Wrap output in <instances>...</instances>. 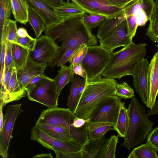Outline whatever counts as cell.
<instances>
[{"instance_id":"13","label":"cell","mask_w":158,"mask_h":158,"mask_svg":"<svg viewBox=\"0 0 158 158\" xmlns=\"http://www.w3.org/2000/svg\"><path fill=\"white\" fill-rule=\"evenodd\" d=\"M146 45L145 44H136L132 41L118 51L111 53L110 61L106 68L128 60L136 63L145 56Z\"/></svg>"},{"instance_id":"7","label":"cell","mask_w":158,"mask_h":158,"mask_svg":"<svg viewBox=\"0 0 158 158\" xmlns=\"http://www.w3.org/2000/svg\"><path fill=\"white\" fill-rule=\"evenodd\" d=\"M29 99L43 104L48 108L58 106L55 81L48 77L42 79L27 93Z\"/></svg>"},{"instance_id":"27","label":"cell","mask_w":158,"mask_h":158,"mask_svg":"<svg viewBox=\"0 0 158 158\" xmlns=\"http://www.w3.org/2000/svg\"><path fill=\"white\" fill-rule=\"evenodd\" d=\"M11 52L15 68L17 70L23 69L26 65L30 51L17 44L13 43Z\"/></svg>"},{"instance_id":"20","label":"cell","mask_w":158,"mask_h":158,"mask_svg":"<svg viewBox=\"0 0 158 158\" xmlns=\"http://www.w3.org/2000/svg\"><path fill=\"white\" fill-rule=\"evenodd\" d=\"M134 62L131 60L123 62L109 68H106L101 75L106 78L120 79L127 75H132V65Z\"/></svg>"},{"instance_id":"57","label":"cell","mask_w":158,"mask_h":158,"mask_svg":"<svg viewBox=\"0 0 158 158\" xmlns=\"http://www.w3.org/2000/svg\"><path fill=\"white\" fill-rule=\"evenodd\" d=\"M156 47L158 48V44L156 45Z\"/></svg>"},{"instance_id":"2","label":"cell","mask_w":158,"mask_h":158,"mask_svg":"<svg viewBox=\"0 0 158 158\" xmlns=\"http://www.w3.org/2000/svg\"><path fill=\"white\" fill-rule=\"evenodd\" d=\"M118 84L113 78L101 77L90 82H85L84 90L76 108L73 111L79 118L89 119L92 113L104 100L115 95Z\"/></svg>"},{"instance_id":"16","label":"cell","mask_w":158,"mask_h":158,"mask_svg":"<svg viewBox=\"0 0 158 158\" xmlns=\"http://www.w3.org/2000/svg\"><path fill=\"white\" fill-rule=\"evenodd\" d=\"M30 9L44 21L46 28L61 22L62 19L55 13V7L48 0H25Z\"/></svg>"},{"instance_id":"34","label":"cell","mask_w":158,"mask_h":158,"mask_svg":"<svg viewBox=\"0 0 158 158\" xmlns=\"http://www.w3.org/2000/svg\"><path fill=\"white\" fill-rule=\"evenodd\" d=\"M33 28L36 38L40 37L42 32L46 28L45 23L42 19L33 10L29 9L28 21Z\"/></svg>"},{"instance_id":"52","label":"cell","mask_w":158,"mask_h":158,"mask_svg":"<svg viewBox=\"0 0 158 158\" xmlns=\"http://www.w3.org/2000/svg\"><path fill=\"white\" fill-rule=\"evenodd\" d=\"M2 106L0 104V134L1 133L4 125V121L2 110L3 108Z\"/></svg>"},{"instance_id":"41","label":"cell","mask_w":158,"mask_h":158,"mask_svg":"<svg viewBox=\"0 0 158 158\" xmlns=\"http://www.w3.org/2000/svg\"><path fill=\"white\" fill-rule=\"evenodd\" d=\"M129 35L132 40L135 36L138 26L135 16L131 15L126 17Z\"/></svg>"},{"instance_id":"51","label":"cell","mask_w":158,"mask_h":158,"mask_svg":"<svg viewBox=\"0 0 158 158\" xmlns=\"http://www.w3.org/2000/svg\"><path fill=\"white\" fill-rule=\"evenodd\" d=\"M17 34L19 37H25L29 35L26 30L24 28L21 27L17 30Z\"/></svg>"},{"instance_id":"8","label":"cell","mask_w":158,"mask_h":158,"mask_svg":"<svg viewBox=\"0 0 158 158\" xmlns=\"http://www.w3.org/2000/svg\"><path fill=\"white\" fill-rule=\"evenodd\" d=\"M77 117L69 108L53 107L44 110L35 125L47 124L60 126L69 130ZM70 133V132H69Z\"/></svg>"},{"instance_id":"35","label":"cell","mask_w":158,"mask_h":158,"mask_svg":"<svg viewBox=\"0 0 158 158\" xmlns=\"http://www.w3.org/2000/svg\"><path fill=\"white\" fill-rule=\"evenodd\" d=\"M118 136L112 135L106 142L100 154L99 158H115L117 145L118 142Z\"/></svg>"},{"instance_id":"42","label":"cell","mask_w":158,"mask_h":158,"mask_svg":"<svg viewBox=\"0 0 158 158\" xmlns=\"http://www.w3.org/2000/svg\"><path fill=\"white\" fill-rule=\"evenodd\" d=\"M0 65L1 67H5V61L7 47V39L6 30L0 37Z\"/></svg>"},{"instance_id":"24","label":"cell","mask_w":158,"mask_h":158,"mask_svg":"<svg viewBox=\"0 0 158 158\" xmlns=\"http://www.w3.org/2000/svg\"><path fill=\"white\" fill-rule=\"evenodd\" d=\"M55 12L62 20L69 18L83 16L86 13L75 3L69 1L62 6L55 7Z\"/></svg>"},{"instance_id":"36","label":"cell","mask_w":158,"mask_h":158,"mask_svg":"<svg viewBox=\"0 0 158 158\" xmlns=\"http://www.w3.org/2000/svg\"><path fill=\"white\" fill-rule=\"evenodd\" d=\"M133 89L125 82L118 84L116 87L115 95L126 100L135 97Z\"/></svg>"},{"instance_id":"39","label":"cell","mask_w":158,"mask_h":158,"mask_svg":"<svg viewBox=\"0 0 158 158\" xmlns=\"http://www.w3.org/2000/svg\"><path fill=\"white\" fill-rule=\"evenodd\" d=\"M85 45H86L84 44L68 50L64 53L53 66H56L58 67H60L64 65L67 62L69 61L72 58L77 52Z\"/></svg>"},{"instance_id":"44","label":"cell","mask_w":158,"mask_h":158,"mask_svg":"<svg viewBox=\"0 0 158 158\" xmlns=\"http://www.w3.org/2000/svg\"><path fill=\"white\" fill-rule=\"evenodd\" d=\"M147 138V143L158 151V127L149 133Z\"/></svg>"},{"instance_id":"45","label":"cell","mask_w":158,"mask_h":158,"mask_svg":"<svg viewBox=\"0 0 158 158\" xmlns=\"http://www.w3.org/2000/svg\"><path fill=\"white\" fill-rule=\"evenodd\" d=\"M12 44L7 40L5 68H9L11 67H15L12 55L11 50Z\"/></svg>"},{"instance_id":"12","label":"cell","mask_w":158,"mask_h":158,"mask_svg":"<svg viewBox=\"0 0 158 158\" xmlns=\"http://www.w3.org/2000/svg\"><path fill=\"white\" fill-rule=\"evenodd\" d=\"M149 63L147 59L143 58L132 67L133 85L139 94L143 103L147 104L149 94L148 70Z\"/></svg>"},{"instance_id":"54","label":"cell","mask_w":158,"mask_h":158,"mask_svg":"<svg viewBox=\"0 0 158 158\" xmlns=\"http://www.w3.org/2000/svg\"><path fill=\"white\" fill-rule=\"evenodd\" d=\"M33 158H53L51 153H41L35 156Z\"/></svg>"},{"instance_id":"49","label":"cell","mask_w":158,"mask_h":158,"mask_svg":"<svg viewBox=\"0 0 158 158\" xmlns=\"http://www.w3.org/2000/svg\"><path fill=\"white\" fill-rule=\"evenodd\" d=\"M113 5L122 8L125 5L132 0H107Z\"/></svg>"},{"instance_id":"30","label":"cell","mask_w":158,"mask_h":158,"mask_svg":"<svg viewBox=\"0 0 158 158\" xmlns=\"http://www.w3.org/2000/svg\"><path fill=\"white\" fill-rule=\"evenodd\" d=\"M86 81L85 79L81 78L76 75L70 87L67 105L71 110H74L77 107L81 95L79 91V87L81 83Z\"/></svg>"},{"instance_id":"6","label":"cell","mask_w":158,"mask_h":158,"mask_svg":"<svg viewBox=\"0 0 158 158\" xmlns=\"http://www.w3.org/2000/svg\"><path fill=\"white\" fill-rule=\"evenodd\" d=\"M59 46L46 35L36 39L35 48L30 52L29 57L35 63L46 68L51 66L57 55Z\"/></svg>"},{"instance_id":"14","label":"cell","mask_w":158,"mask_h":158,"mask_svg":"<svg viewBox=\"0 0 158 158\" xmlns=\"http://www.w3.org/2000/svg\"><path fill=\"white\" fill-rule=\"evenodd\" d=\"M132 41L128 35L126 19L110 32L103 39L99 40L100 45L110 53L113 52L115 49L125 47Z\"/></svg>"},{"instance_id":"33","label":"cell","mask_w":158,"mask_h":158,"mask_svg":"<svg viewBox=\"0 0 158 158\" xmlns=\"http://www.w3.org/2000/svg\"><path fill=\"white\" fill-rule=\"evenodd\" d=\"M12 12L10 0H0V37L6 30L8 21Z\"/></svg>"},{"instance_id":"43","label":"cell","mask_w":158,"mask_h":158,"mask_svg":"<svg viewBox=\"0 0 158 158\" xmlns=\"http://www.w3.org/2000/svg\"><path fill=\"white\" fill-rule=\"evenodd\" d=\"M88 49V46L85 45L80 49L75 54L72 58L69 61L70 64L73 66L81 64L82 61L86 54Z\"/></svg>"},{"instance_id":"18","label":"cell","mask_w":158,"mask_h":158,"mask_svg":"<svg viewBox=\"0 0 158 158\" xmlns=\"http://www.w3.org/2000/svg\"><path fill=\"white\" fill-rule=\"evenodd\" d=\"M148 81L149 94L147 107L151 109L158 94V52L153 56L149 64Z\"/></svg>"},{"instance_id":"25","label":"cell","mask_w":158,"mask_h":158,"mask_svg":"<svg viewBox=\"0 0 158 158\" xmlns=\"http://www.w3.org/2000/svg\"><path fill=\"white\" fill-rule=\"evenodd\" d=\"M35 125L45 133L56 139L65 142L71 141L69 131L64 127L47 124Z\"/></svg>"},{"instance_id":"32","label":"cell","mask_w":158,"mask_h":158,"mask_svg":"<svg viewBox=\"0 0 158 158\" xmlns=\"http://www.w3.org/2000/svg\"><path fill=\"white\" fill-rule=\"evenodd\" d=\"M146 35L152 42L158 43V0H156Z\"/></svg>"},{"instance_id":"4","label":"cell","mask_w":158,"mask_h":158,"mask_svg":"<svg viewBox=\"0 0 158 158\" xmlns=\"http://www.w3.org/2000/svg\"><path fill=\"white\" fill-rule=\"evenodd\" d=\"M31 139L53 150L57 158H82L81 148L72 141H62L48 135L36 126L31 132Z\"/></svg>"},{"instance_id":"11","label":"cell","mask_w":158,"mask_h":158,"mask_svg":"<svg viewBox=\"0 0 158 158\" xmlns=\"http://www.w3.org/2000/svg\"><path fill=\"white\" fill-rule=\"evenodd\" d=\"M90 15H102L106 18L116 17L123 13L122 8L107 0H71Z\"/></svg>"},{"instance_id":"9","label":"cell","mask_w":158,"mask_h":158,"mask_svg":"<svg viewBox=\"0 0 158 158\" xmlns=\"http://www.w3.org/2000/svg\"><path fill=\"white\" fill-rule=\"evenodd\" d=\"M121 98L116 96L109 97L101 102L92 113L89 122H109L115 125L122 104Z\"/></svg>"},{"instance_id":"1","label":"cell","mask_w":158,"mask_h":158,"mask_svg":"<svg viewBox=\"0 0 158 158\" xmlns=\"http://www.w3.org/2000/svg\"><path fill=\"white\" fill-rule=\"evenodd\" d=\"M83 16L63 19L60 23L46 28L44 31L45 35L54 41L59 39V41L62 42L51 67L69 49L84 44L88 46L97 45L98 39L84 23Z\"/></svg>"},{"instance_id":"50","label":"cell","mask_w":158,"mask_h":158,"mask_svg":"<svg viewBox=\"0 0 158 158\" xmlns=\"http://www.w3.org/2000/svg\"><path fill=\"white\" fill-rule=\"evenodd\" d=\"M156 114L158 115V99L156 101L153 107L151 109H150L148 111L147 115L148 116L150 115H153Z\"/></svg>"},{"instance_id":"21","label":"cell","mask_w":158,"mask_h":158,"mask_svg":"<svg viewBox=\"0 0 158 158\" xmlns=\"http://www.w3.org/2000/svg\"><path fill=\"white\" fill-rule=\"evenodd\" d=\"M111 123L102 122H89L87 124L89 140L96 141L104 135L108 131L114 130Z\"/></svg>"},{"instance_id":"56","label":"cell","mask_w":158,"mask_h":158,"mask_svg":"<svg viewBox=\"0 0 158 158\" xmlns=\"http://www.w3.org/2000/svg\"><path fill=\"white\" fill-rule=\"evenodd\" d=\"M86 81L80 84L79 87V91L80 94L81 95L85 88Z\"/></svg>"},{"instance_id":"47","label":"cell","mask_w":158,"mask_h":158,"mask_svg":"<svg viewBox=\"0 0 158 158\" xmlns=\"http://www.w3.org/2000/svg\"><path fill=\"white\" fill-rule=\"evenodd\" d=\"M73 69L75 74L80 76L86 80L87 74L85 70L82 68L81 64L73 66Z\"/></svg>"},{"instance_id":"19","label":"cell","mask_w":158,"mask_h":158,"mask_svg":"<svg viewBox=\"0 0 158 158\" xmlns=\"http://www.w3.org/2000/svg\"><path fill=\"white\" fill-rule=\"evenodd\" d=\"M46 68L34 62L29 56L26 66L17 71V77L22 89L25 90L27 83L35 77L44 74Z\"/></svg>"},{"instance_id":"15","label":"cell","mask_w":158,"mask_h":158,"mask_svg":"<svg viewBox=\"0 0 158 158\" xmlns=\"http://www.w3.org/2000/svg\"><path fill=\"white\" fill-rule=\"evenodd\" d=\"M155 4L153 0H132L122 9L126 17L134 15L138 26H142L149 20Z\"/></svg>"},{"instance_id":"10","label":"cell","mask_w":158,"mask_h":158,"mask_svg":"<svg viewBox=\"0 0 158 158\" xmlns=\"http://www.w3.org/2000/svg\"><path fill=\"white\" fill-rule=\"evenodd\" d=\"M22 104H10L6 108L4 125L0 134V155L3 158L8 156V150L15 121L19 114L23 111L21 109Z\"/></svg>"},{"instance_id":"31","label":"cell","mask_w":158,"mask_h":158,"mask_svg":"<svg viewBox=\"0 0 158 158\" xmlns=\"http://www.w3.org/2000/svg\"><path fill=\"white\" fill-rule=\"evenodd\" d=\"M157 152L146 143L133 148L127 158H158Z\"/></svg>"},{"instance_id":"40","label":"cell","mask_w":158,"mask_h":158,"mask_svg":"<svg viewBox=\"0 0 158 158\" xmlns=\"http://www.w3.org/2000/svg\"><path fill=\"white\" fill-rule=\"evenodd\" d=\"M36 38H33L29 35L25 37H18L16 43L29 50L33 51L35 46Z\"/></svg>"},{"instance_id":"58","label":"cell","mask_w":158,"mask_h":158,"mask_svg":"<svg viewBox=\"0 0 158 158\" xmlns=\"http://www.w3.org/2000/svg\"><path fill=\"white\" fill-rule=\"evenodd\" d=\"M69 0H67V1L68 2H69Z\"/></svg>"},{"instance_id":"28","label":"cell","mask_w":158,"mask_h":158,"mask_svg":"<svg viewBox=\"0 0 158 158\" xmlns=\"http://www.w3.org/2000/svg\"><path fill=\"white\" fill-rule=\"evenodd\" d=\"M126 19L124 13L116 17L106 18L99 26L97 37L99 40L103 39L106 35L122 21Z\"/></svg>"},{"instance_id":"29","label":"cell","mask_w":158,"mask_h":158,"mask_svg":"<svg viewBox=\"0 0 158 158\" xmlns=\"http://www.w3.org/2000/svg\"><path fill=\"white\" fill-rule=\"evenodd\" d=\"M129 120L127 109L125 105L124 102H122L116 122L113 127L114 130L118 134V137H124L127 129Z\"/></svg>"},{"instance_id":"53","label":"cell","mask_w":158,"mask_h":158,"mask_svg":"<svg viewBox=\"0 0 158 158\" xmlns=\"http://www.w3.org/2000/svg\"><path fill=\"white\" fill-rule=\"evenodd\" d=\"M55 7H56L62 5L65 2L63 0H48Z\"/></svg>"},{"instance_id":"22","label":"cell","mask_w":158,"mask_h":158,"mask_svg":"<svg viewBox=\"0 0 158 158\" xmlns=\"http://www.w3.org/2000/svg\"><path fill=\"white\" fill-rule=\"evenodd\" d=\"M73 66L71 64L68 67L64 65L60 67L56 77L53 79L56 84L57 96L60 94L64 86L68 83L72 82L74 79Z\"/></svg>"},{"instance_id":"17","label":"cell","mask_w":158,"mask_h":158,"mask_svg":"<svg viewBox=\"0 0 158 158\" xmlns=\"http://www.w3.org/2000/svg\"><path fill=\"white\" fill-rule=\"evenodd\" d=\"M17 69L14 68L11 76L6 85L5 94L0 98V104L4 107L9 102L17 101L27 96L26 92L22 89L17 76Z\"/></svg>"},{"instance_id":"55","label":"cell","mask_w":158,"mask_h":158,"mask_svg":"<svg viewBox=\"0 0 158 158\" xmlns=\"http://www.w3.org/2000/svg\"><path fill=\"white\" fill-rule=\"evenodd\" d=\"M5 68V67H1L0 71V85H1L3 83L4 77Z\"/></svg>"},{"instance_id":"3","label":"cell","mask_w":158,"mask_h":158,"mask_svg":"<svg viewBox=\"0 0 158 158\" xmlns=\"http://www.w3.org/2000/svg\"><path fill=\"white\" fill-rule=\"evenodd\" d=\"M127 110L128 127L124 141L120 145L130 150L142 143L147 138L154 123L150 121L145 108L135 96L132 98Z\"/></svg>"},{"instance_id":"46","label":"cell","mask_w":158,"mask_h":158,"mask_svg":"<svg viewBox=\"0 0 158 158\" xmlns=\"http://www.w3.org/2000/svg\"><path fill=\"white\" fill-rule=\"evenodd\" d=\"M47 77L44 74L39 75L32 79L25 87L24 89L27 93L30 91L40 80Z\"/></svg>"},{"instance_id":"23","label":"cell","mask_w":158,"mask_h":158,"mask_svg":"<svg viewBox=\"0 0 158 158\" xmlns=\"http://www.w3.org/2000/svg\"><path fill=\"white\" fill-rule=\"evenodd\" d=\"M106 139L104 135L96 141L89 140L81 147L82 158H99Z\"/></svg>"},{"instance_id":"26","label":"cell","mask_w":158,"mask_h":158,"mask_svg":"<svg viewBox=\"0 0 158 158\" xmlns=\"http://www.w3.org/2000/svg\"><path fill=\"white\" fill-rule=\"evenodd\" d=\"M12 12L15 20L26 24L28 21L29 7L25 0H10Z\"/></svg>"},{"instance_id":"38","label":"cell","mask_w":158,"mask_h":158,"mask_svg":"<svg viewBox=\"0 0 158 158\" xmlns=\"http://www.w3.org/2000/svg\"><path fill=\"white\" fill-rule=\"evenodd\" d=\"M16 20L10 19L7 21L6 28L7 40L12 43H16L19 37Z\"/></svg>"},{"instance_id":"5","label":"cell","mask_w":158,"mask_h":158,"mask_svg":"<svg viewBox=\"0 0 158 158\" xmlns=\"http://www.w3.org/2000/svg\"><path fill=\"white\" fill-rule=\"evenodd\" d=\"M110 54L100 45L88 46L87 52L81 63L87 74L86 82L102 77V73L109 63Z\"/></svg>"},{"instance_id":"37","label":"cell","mask_w":158,"mask_h":158,"mask_svg":"<svg viewBox=\"0 0 158 158\" xmlns=\"http://www.w3.org/2000/svg\"><path fill=\"white\" fill-rule=\"evenodd\" d=\"M83 21L90 30L99 26L106 18L105 16L99 15H88L85 13L82 16Z\"/></svg>"},{"instance_id":"48","label":"cell","mask_w":158,"mask_h":158,"mask_svg":"<svg viewBox=\"0 0 158 158\" xmlns=\"http://www.w3.org/2000/svg\"><path fill=\"white\" fill-rule=\"evenodd\" d=\"M89 119H85L77 117L75 118L72 125L76 128H80L84 126L87 122H89Z\"/></svg>"}]
</instances>
